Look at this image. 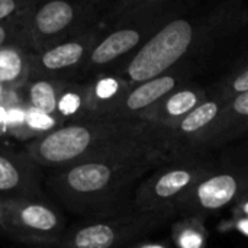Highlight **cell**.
<instances>
[{
	"label": "cell",
	"mask_w": 248,
	"mask_h": 248,
	"mask_svg": "<svg viewBox=\"0 0 248 248\" xmlns=\"http://www.w3.org/2000/svg\"><path fill=\"white\" fill-rule=\"evenodd\" d=\"M179 12L167 1H122L106 4L103 31L93 46L80 81L113 73Z\"/></svg>",
	"instance_id": "277c9868"
},
{
	"label": "cell",
	"mask_w": 248,
	"mask_h": 248,
	"mask_svg": "<svg viewBox=\"0 0 248 248\" xmlns=\"http://www.w3.org/2000/svg\"><path fill=\"white\" fill-rule=\"evenodd\" d=\"M29 12L26 15L17 17V19L0 23V49L6 48L9 45H15V44H23L25 45L23 32H25V25H26V19H28Z\"/></svg>",
	"instance_id": "ffe728a7"
},
{
	"label": "cell",
	"mask_w": 248,
	"mask_h": 248,
	"mask_svg": "<svg viewBox=\"0 0 248 248\" xmlns=\"http://www.w3.org/2000/svg\"><path fill=\"white\" fill-rule=\"evenodd\" d=\"M22 102V100H20ZM19 103V102H17ZM16 105V103H13ZM13 105H9V106H0V142H3L4 140H10V135H9V125H7V116H9V109L13 106Z\"/></svg>",
	"instance_id": "603a6c76"
},
{
	"label": "cell",
	"mask_w": 248,
	"mask_h": 248,
	"mask_svg": "<svg viewBox=\"0 0 248 248\" xmlns=\"http://www.w3.org/2000/svg\"><path fill=\"white\" fill-rule=\"evenodd\" d=\"M67 83L70 81L48 77H29V80L20 89V96L26 106L58 119L57 105Z\"/></svg>",
	"instance_id": "2e32d148"
},
{
	"label": "cell",
	"mask_w": 248,
	"mask_h": 248,
	"mask_svg": "<svg viewBox=\"0 0 248 248\" xmlns=\"http://www.w3.org/2000/svg\"><path fill=\"white\" fill-rule=\"evenodd\" d=\"M103 31L102 20L86 32L42 52H31V76L80 81L86 61Z\"/></svg>",
	"instance_id": "8fae6325"
},
{
	"label": "cell",
	"mask_w": 248,
	"mask_h": 248,
	"mask_svg": "<svg viewBox=\"0 0 248 248\" xmlns=\"http://www.w3.org/2000/svg\"><path fill=\"white\" fill-rule=\"evenodd\" d=\"M228 99L221 93L208 97L202 105L173 125L161 129L170 158L206 153L211 148L212 137L222 119Z\"/></svg>",
	"instance_id": "30bf717a"
},
{
	"label": "cell",
	"mask_w": 248,
	"mask_h": 248,
	"mask_svg": "<svg viewBox=\"0 0 248 248\" xmlns=\"http://www.w3.org/2000/svg\"><path fill=\"white\" fill-rule=\"evenodd\" d=\"M174 215L173 212H145L134 208L109 218L81 219L68 227L61 240L51 248H124L161 227Z\"/></svg>",
	"instance_id": "52a82bcc"
},
{
	"label": "cell",
	"mask_w": 248,
	"mask_h": 248,
	"mask_svg": "<svg viewBox=\"0 0 248 248\" xmlns=\"http://www.w3.org/2000/svg\"><path fill=\"white\" fill-rule=\"evenodd\" d=\"M4 225H6V206H4V199L0 196V234H4Z\"/></svg>",
	"instance_id": "cb8c5ba5"
},
{
	"label": "cell",
	"mask_w": 248,
	"mask_h": 248,
	"mask_svg": "<svg viewBox=\"0 0 248 248\" xmlns=\"http://www.w3.org/2000/svg\"><path fill=\"white\" fill-rule=\"evenodd\" d=\"M170 160L155 150L86 161L45 174V195L81 219L109 218L134 209L135 190L155 169Z\"/></svg>",
	"instance_id": "6da1fadb"
},
{
	"label": "cell",
	"mask_w": 248,
	"mask_h": 248,
	"mask_svg": "<svg viewBox=\"0 0 248 248\" xmlns=\"http://www.w3.org/2000/svg\"><path fill=\"white\" fill-rule=\"evenodd\" d=\"M231 17L225 12L176 15L166 22L129 60L112 74L129 87L177 70L189 55L201 49L214 33L225 29Z\"/></svg>",
	"instance_id": "3957f363"
},
{
	"label": "cell",
	"mask_w": 248,
	"mask_h": 248,
	"mask_svg": "<svg viewBox=\"0 0 248 248\" xmlns=\"http://www.w3.org/2000/svg\"><path fill=\"white\" fill-rule=\"evenodd\" d=\"M105 10L106 3L99 1H36L26 19L23 42L31 52H42L96 26Z\"/></svg>",
	"instance_id": "5b68a950"
},
{
	"label": "cell",
	"mask_w": 248,
	"mask_h": 248,
	"mask_svg": "<svg viewBox=\"0 0 248 248\" xmlns=\"http://www.w3.org/2000/svg\"><path fill=\"white\" fill-rule=\"evenodd\" d=\"M186 73L180 68L150 81L129 87L112 112L100 121H144L145 115L166 96L186 86Z\"/></svg>",
	"instance_id": "4fadbf2b"
},
{
	"label": "cell",
	"mask_w": 248,
	"mask_h": 248,
	"mask_svg": "<svg viewBox=\"0 0 248 248\" xmlns=\"http://www.w3.org/2000/svg\"><path fill=\"white\" fill-rule=\"evenodd\" d=\"M206 99L208 93L203 89H201L199 86L186 84L158 102L145 115L144 121L157 125L160 129H164L189 115Z\"/></svg>",
	"instance_id": "5bb4252c"
},
{
	"label": "cell",
	"mask_w": 248,
	"mask_h": 248,
	"mask_svg": "<svg viewBox=\"0 0 248 248\" xmlns=\"http://www.w3.org/2000/svg\"><path fill=\"white\" fill-rule=\"evenodd\" d=\"M248 131V92L228 99L222 119L212 137L211 147Z\"/></svg>",
	"instance_id": "ac0fdd59"
},
{
	"label": "cell",
	"mask_w": 248,
	"mask_h": 248,
	"mask_svg": "<svg viewBox=\"0 0 248 248\" xmlns=\"http://www.w3.org/2000/svg\"><path fill=\"white\" fill-rule=\"evenodd\" d=\"M31 76V51L23 44L0 49V86L20 90Z\"/></svg>",
	"instance_id": "e0dca14e"
},
{
	"label": "cell",
	"mask_w": 248,
	"mask_h": 248,
	"mask_svg": "<svg viewBox=\"0 0 248 248\" xmlns=\"http://www.w3.org/2000/svg\"><path fill=\"white\" fill-rule=\"evenodd\" d=\"M248 92V67L238 73L237 76H234L230 81L225 83L224 86V90L221 92L222 96H225L227 99L232 97V96H237V94H241V93H247Z\"/></svg>",
	"instance_id": "7402d4cb"
},
{
	"label": "cell",
	"mask_w": 248,
	"mask_h": 248,
	"mask_svg": "<svg viewBox=\"0 0 248 248\" xmlns=\"http://www.w3.org/2000/svg\"><path fill=\"white\" fill-rule=\"evenodd\" d=\"M23 150L42 169L48 170L145 151L163 150L169 153L161 129L142 121L67 124L26 142Z\"/></svg>",
	"instance_id": "7a4b0ae2"
},
{
	"label": "cell",
	"mask_w": 248,
	"mask_h": 248,
	"mask_svg": "<svg viewBox=\"0 0 248 248\" xmlns=\"http://www.w3.org/2000/svg\"><path fill=\"white\" fill-rule=\"evenodd\" d=\"M44 179L45 169L25 150L0 145V196L3 199L46 196Z\"/></svg>",
	"instance_id": "7c38bea8"
},
{
	"label": "cell",
	"mask_w": 248,
	"mask_h": 248,
	"mask_svg": "<svg viewBox=\"0 0 248 248\" xmlns=\"http://www.w3.org/2000/svg\"><path fill=\"white\" fill-rule=\"evenodd\" d=\"M86 118L84 121L105 119L129 86L119 76L108 73L86 81Z\"/></svg>",
	"instance_id": "9a60e30c"
},
{
	"label": "cell",
	"mask_w": 248,
	"mask_h": 248,
	"mask_svg": "<svg viewBox=\"0 0 248 248\" xmlns=\"http://www.w3.org/2000/svg\"><path fill=\"white\" fill-rule=\"evenodd\" d=\"M86 81H70L60 94L57 116L62 125L81 122L86 118Z\"/></svg>",
	"instance_id": "d6986e66"
},
{
	"label": "cell",
	"mask_w": 248,
	"mask_h": 248,
	"mask_svg": "<svg viewBox=\"0 0 248 248\" xmlns=\"http://www.w3.org/2000/svg\"><path fill=\"white\" fill-rule=\"evenodd\" d=\"M219 163L206 153L170 158L147 176L134 196V208L145 212H173L182 198Z\"/></svg>",
	"instance_id": "8992f818"
},
{
	"label": "cell",
	"mask_w": 248,
	"mask_h": 248,
	"mask_svg": "<svg viewBox=\"0 0 248 248\" xmlns=\"http://www.w3.org/2000/svg\"><path fill=\"white\" fill-rule=\"evenodd\" d=\"M247 193L248 163H219L182 198L176 214L199 217L219 212L240 202Z\"/></svg>",
	"instance_id": "9c48e42d"
},
{
	"label": "cell",
	"mask_w": 248,
	"mask_h": 248,
	"mask_svg": "<svg viewBox=\"0 0 248 248\" xmlns=\"http://www.w3.org/2000/svg\"><path fill=\"white\" fill-rule=\"evenodd\" d=\"M33 4L35 0H0V23L26 15Z\"/></svg>",
	"instance_id": "44dd1931"
},
{
	"label": "cell",
	"mask_w": 248,
	"mask_h": 248,
	"mask_svg": "<svg viewBox=\"0 0 248 248\" xmlns=\"http://www.w3.org/2000/svg\"><path fill=\"white\" fill-rule=\"evenodd\" d=\"M4 234L26 246L51 248L67 231L61 209L48 196L4 199Z\"/></svg>",
	"instance_id": "ba28073f"
}]
</instances>
